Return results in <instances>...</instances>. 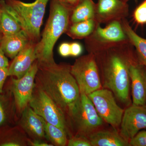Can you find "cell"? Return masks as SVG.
I'll use <instances>...</instances> for the list:
<instances>
[{"label":"cell","instance_id":"44dd1931","mask_svg":"<svg viewBox=\"0 0 146 146\" xmlns=\"http://www.w3.org/2000/svg\"><path fill=\"white\" fill-rule=\"evenodd\" d=\"M46 138L54 146H65L68 144L67 132L64 129L47 122L44 120Z\"/></svg>","mask_w":146,"mask_h":146},{"label":"cell","instance_id":"8992f818","mask_svg":"<svg viewBox=\"0 0 146 146\" xmlns=\"http://www.w3.org/2000/svg\"><path fill=\"white\" fill-rule=\"evenodd\" d=\"M70 70L80 90L87 96L102 88L99 73L94 55H86L79 58L71 65Z\"/></svg>","mask_w":146,"mask_h":146},{"label":"cell","instance_id":"d6a6232c","mask_svg":"<svg viewBox=\"0 0 146 146\" xmlns=\"http://www.w3.org/2000/svg\"><path fill=\"white\" fill-rule=\"evenodd\" d=\"M3 36V35L2 33L0 31V41H1V39L2 38Z\"/></svg>","mask_w":146,"mask_h":146},{"label":"cell","instance_id":"ba28073f","mask_svg":"<svg viewBox=\"0 0 146 146\" xmlns=\"http://www.w3.org/2000/svg\"><path fill=\"white\" fill-rule=\"evenodd\" d=\"M88 96L103 121L113 127L120 126L125 110L118 105L112 91L101 88Z\"/></svg>","mask_w":146,"mask_h":146},{"label":"cell","instance_id":"7402d4cb","mask_svg":"<svg viewBox=\"0 0 146 146\" xmlns=\"http://www.w3.org/2000/svg\"><path fill=\"white\" fill-rule=\"evenodd\" d=\"M95 23L94 19L72 24L66 33L74 39H81L89 36L94 31Z\"/></svg>","mask_w":146,"mask_h":146},{"label":"cell","instance_id":"2e32d148","mask_svg":"<svg viewBox=\"0 0 146 146\" xmlns=\"http://www.w3.org/2000/svg\"><path fill=\"white\" fill-rule=\"evenodd\" d=\"M95 33L99 40L104 42H121L125 40L127 36L121 24L116 21L110 23L104 28L98 27Z\"/></svg>","mask_w":146,"mask_h":146},{"label":"cell","instance_id":"836d02e7","mask_svg":"<svg viewBox=\"0 0 146 146\" xmlns=\"http://www.w3.org/2000/svg\"><path fill=\"white\" fill-rule=\"evenodd\" d=\"M142 132L146 138V130L142 131Z\"/></svg>","mask_w":146,"mask_h":146},{"label":"cell","instance_id":"e575fe53","mask_svg":"<svg viewBox=\"0 0 146 146\" xmlns=\"http://www.w3.org/2000/svg\"><path fill=\"white\" fill-rule=\"evenodd\" d=\"M1 3H0V16H1Z\"/></svg>","mask_w":146,"mask_h":146},{"label":"cell","instance_id":"ac0fdd59","mask_svg":"<svg viewBox=\"0 0 146 146\" xmlns=\"http://www.w3.org/2000/svg\"><path fill=\"white\" fill-rule=\"evenodd\" d=\"M1 9L0 31L3 35H11L21 31L20 25L15 18L9 13L5 7V0H0Z\"/></svg>","mask_w":146,"mask_h":146},{"label":"cell","instance_id":"8fae6325","mask_svg":"<svg viewBox=\"0 0 146 146\" xmlns=\"http://www.w3.org/2000/svg\"><path fill=\"white\" fill-rule=\"evenodd\" d=\"M36 43L30 41L13 58L8 67L9 76L20 78L23 76L37 60L35 47Z\"/></svg>","mask_w":146,"mask_h":146},{"label":"cell","instance_id":"f546056e","mask_svg":"<svg viewBox=\"0 0 146 146\" xmlns=\"http://www.w3.org/2000/svg\"><path fill=\"white\" fill-rule=\"evenodd\" d=\"M28 145L31 146H53L51 143H48L46 142L42 141V140H32L28 139Z\"/></svg>","mask_w":146,"mask_h":146},{"label":"cell","instance_id":"7c38bea8","mask_svg":"<svg viewBox=\"0 0 146 146\" xmlns=\"http://www.w3.org/2000/svg\"><path fill=\"white\" fill-rule=\"evenodd\" d=\"M132 104L146 106V70L141 65H129Z\"/></svg>","mask_w":146,"mask_h":146},{"label":"cell","instance_id":"484cf974","mask_svg":"<svg viewBox=\"0 0 146 146\" xmlns=\"http://www.w3.org/2000/svg\"><path fill=\"white\" fill-rule=\"evenodd\" d=\"M9 76L8 68H0V94L2 93L4 84Z\"/></svg>","mask_w":146,"mask_h":146},{"label":"cell","instance_id":"52a82bcc","mask_svg":"<svg viewBox=\"0 0 146 146\" xmlns=\"http://www.w3.org/2000/svg\"><path fill=\"white\" fill-rule=\"evenodd\" d=\"M29 106L47 122L68 132L65 113L44 91L35 85Z\"/></svg>","mask_w":146,"mask_h":146},{"label":"cell","instance_id":"d6986e66","mask_svg":"<svg viewBox=\"0 0 146 146\" xmlns=\"http://www.w3.org/2000/svg\"><path fill=\"white\" fill-rule=\"evenodd\" d=\"M123 29L127 36L136 48L141 63L146 66V39L136 34L126 22L124 23Z\"/></svg>","mask_w":146,"mask_h":146},{"label":"cell","instance_id":"f1b7e54d","mask_svg":"<svg viewBox=\"0 0 146 146\" xmlns=\"http://www.w3.org/2000/svg\"><path fill=\"white\" fill-rule=\"evenodd\" d=\"M9 65L8 58L0 48V68H8Z\"/></svg>","mask_w":146,"mask_h":146},{"label":"cell","instance_id":"9a60e30c","mask_svg":"<svg viewBox=\"0 0 146 146\" xmlns=\"http://www.w3.org/2000/svg\"><path fill=\"white\" fill-rule=\"evenodd\" d=\"M88 138L92 146H129L116 130L98 129L91 133Z\"/></svg>","mask_w":146,"mask_h":146},{"label":"cell","instance_id":"4dcf8cb0","mask_svg":"<svg viewBox=\"0 0 146 146\" xmlns=\"http://www.w3.org/2000/svg\"><path fill=\"white\" fill-rule=\"evenodd\" d=\"M6 115L4 108L1 102L0 101V125H2L5 121Z\"/></svg>","mask_w":146,"mask_h":146},{"label":"cell","instance_id":"5b68a950","mask_svg":"<svg viewBox=\"0 0 146 146\" xmlns=\"http://www.w3.org/2000/svg\"><path fill=\"white\" fill-rule=\"evenodd\" d=\"M79 100L70 117L75 125L78 134L87 136L98 130L103 124L94 104L87 95L80 91Z\"/></svg>","mask_w":146,"mask_h":146},{"label":"cell","instance_id":"d4e9b609","mask_svg":"<svg viewBox=\"0 0 146 146\" xmlns=\"http://www.w3.org/2000/svg\"><path fill=\"white\" fill-rule=\"evenodd\" d=\"M129 146H146V138L142 131H139L129 142Z\"/></svg>","mask_w":146,"mask_h":146},{"label":"cell","instance_id":"30bf717a","mask_svg":"<svg viewBox=\"0 0 146 146\" xmlns=\"http://www.w3.org/2000/svg\"><path fill=\"white\" fill-rule=\"evenodd\" d=\"M119 133L129 143L140 130L146 129V106L132 105L124 110Z\"/></svg>","mask_w":146,"mask_h":146},{"label":"cell","instance_id":"9c48e42d","mask_svg":"<svg viewBox=\"0 0 146 146\" xmlns=\"http://www.w3.org/2000/svg\"><path fill=\"white\" fill-rule=\"evenodd\" d=\"M38 70V63L36 60L23 76L12 79V92L16 107L20 112H23L31 100Z\"/></svg>","mask_w":146,"mask_h":146},{"label":"cell","instance_id":"4316f807","mask_svg":"<svg viewBox=\"0 0 146 146\" xmlns=\"http://www.w3.org/2000/svg\"><path fill=\"white\" fill-rule=\"evenodd\" d=\"M58 51L60 55L63 57L70 56V44L68 43L61 44L59 47Z\"/></svg>","mask_w":146,"mask_h":146},{"label":"cell","instance_id":"603a6c76","mask_svg":"<svg viewBox=\"0 0 146 146\" xmlns=\"http://www.w3.org/2000/svg\"><path fill=\"white\" fill-rule=\"evenodd\" d=\"M133 17L138 23H146V0L141 3L134 11Z\"/></svg>","mask_w":146,"mask_h":146},{"label":"cell","instance_id":"4fadbf2b","mask_svg":"<svg viewBox=\"0 0 146 146\" xmlns=\"http://www.w3.org/2000/svg\"><path fill=\"white\" fill-rule=\"evenodd\" d=\"M20 126L32 140H42L46 138L44 120L28 105L23 111Z\"/></svg>","mask_w":146,"mask_h":146},{"label":"cell","instance_id":"3957f363","mask_svg":"<svg viewBox=\"0 0 146 146\" xmlns=\"http://www.w3.org/2000/svg\"><path fill=\"white\" fill-rule=\"evenodd\" d=\"M50 0H35L31 3L20 0H5L7 10L20 25L30 40L37 43L48 3Z\"/></svg>","mask_w":146,"mask_h":146},{"label":"cell","instance_id":"d590c367","mask_svg":"<svg viewBox=\"0 0 146 146\" xmlns=\"http://www.w3.org/2000/svg\"><path fill=\"white\" fill-rule=\"evenodd\" d=\"M124 1H125V2L127 1H129V0H124ZM135 1H136V0H135Z\"/></svg>","mask_w":146,"mask_h":146},{"label":"cell","instance_id":"83f0119b","mask_svg":"<svg viewBox=\"0 0 146 146\" xmlns=\"http://www.w3.org/2000/svg\"><path fill=\"white\" fill-rule=\"evenodd\" d=\"M82 50V47L79 43L74 42L70 44V56H78L81 54Z\"/></svg>","mask_w":146,"mask_h":146},{"label":"cell","instance_id":"277c9868","mask_svg":"<svg viewBox=\"0 0 146 146\" xmlns=\"http://www.w3.org/2000/svg\"><path fill=\"white\" fill-rule=\"evenodd\" d=\"M130 63L121 56H110L104 70V87L110 90L121 103L129 106L130 78Z\"/></svg>","mask_w":146,"mask_h":146},{"label":"cell","instance_id":"6da1fadb","mask_svg":"<svg viewBox=\"0 0 146 146\" xmlns=\"http://www.w3.org/2000/svg\"><path fill=\"white\" fill-rule=\"evenodd\" d=\"M70 69L71 66L65 63H38L35 79V85L69 116L77 104L80 94Z\"/></svg>","mask_w":146,"mask_h":146},{"label":"cell","instance_id":"ffe728a7","mask_svg":"<svg viewBox=\"0 0 146 146\" xmlns=\"http://www.w3.org/2000/svg\"><path fill=\"white\" fill-rule=\"evenodd\" d=\"M127 7L124 0H98L96 9L100 16L106 17L124 10Z\"/></svg>","mask_w":146,"mask_h":146},{"label":"cell","instance_id":"cb8c5ba5","mask_svg":"<svg viewBox=\"0 0 146 146\" xmlns=\"http://www.w3.org/2000/svg\"><path fill=\"white\" fill-rule=\"evenodd\" d=\"M67 145L68 146H92L88 137L79 134L70 138Z\"/></svg>","mask_w":146,"mask_h":146},{"label":"cell","instance_id":"1f68e13d","mask_svg":"<svg viewBox=\"0 0 146 146\" xmlns=\"http://www.w3.org/2000/svg\"><path fill=\"white\" fill-rule=\"evenodd\" d=\"M63 1L68 5H70L71 7L74 8L83 0H63Z\"/></svg>","mask_w":146,"mask_h":146},{"label":"cell","instance_id":"5bb4252c","mask_svg":"<svg viewBox=\"0 0 146 146\" xmlns=\"http://www.w3.org/2000/svg\"><path fill=\"white\" fill-rule=\"evenodd\" d=\"M30 41L26 33L21 30L14 34L3 35L0 41V48L7 56L13 59Z\"/></svg>","mask_w":146,"mask_h":146},{"label":"cell","instance_id":"e0dca14e","mask_svg":"<svg viewBox=\"0 0 146 146\" xmlns=\"http://www.w3.org/2000/svg\"><path fill=\"white\" fill-rule=\"evenodd\" d=\"M96 5L92 0H83L73 9L70 21L72 24L94 19Z\"/></svg>","mask_w":146,"mask_h":146},{"label":"cell","instance_id":"7a4b0ae2","mask_svg":"<svg viewBox=\"0 0 146 146\" xmlns=\"http://www.w3.org/2000/svg\"><path fill=\"white\" fill-rule=\"evenodd\" d=\"M49 16L35 50L39 64L55 62L53 49L56 43L69 27L73 8L63 0H50Z\"/></svg>","mask_w":146,"mask_h":146}]
</instances>
